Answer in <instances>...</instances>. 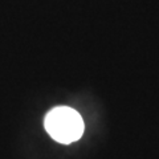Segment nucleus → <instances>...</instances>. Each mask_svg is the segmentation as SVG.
<instances>
[{"instance_id":"nucleus-1","label":"nucleus","mask_w":159,"mask_h":159,"mask_svg":"<svg viewBox=\"0 0 159 159\" xmlns=\"http://www.w3.org/2000/svg\"><path fill=\"white\" fill-rule=\"evenodd\" d=\"M44 125L48 134L60 143H72L84 133V121L72 107L57 106L47 114Z\"/></svg>"}]
</instances>
